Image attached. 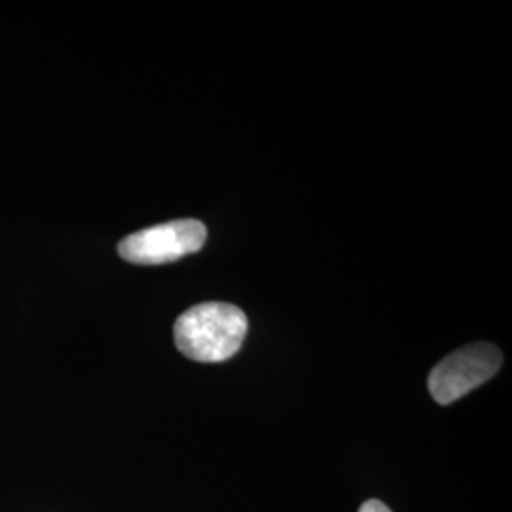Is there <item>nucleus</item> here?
I'll return each instance as SVG.
<instances>
[{
	"instance_id": "1",
	"label": "nucleus",
	"mask_w": 512,
	"mask_h": 512,
	"mask_svg": "<svg viewBox=\"0 0 512 512\" xmlns=\"http://www.w3.org/2000/svg\"><path fill=\"white\" fill-rule=\"evenodd\" d=\"M249 330L247 315L224 302L198 304L175 323V344L186 359L222 363L238 353Z\"/></svg>"
},
{
	"instance_id": "2",
	"label": "nucleus",
	"mask_w": 512,
	"mask_h": 512,
	"mask_svg": "<svg viewBox=\"0 0 512 512\" xmlns=\"http://www.w3.org/2000/svg\"><path fill=\"white\" fill-rule=\"evenodd\" d=\"M503 365L499 348L488 342H476L444 357L429 374V391L437 403H456L478 385L492 380Z\"/></svg>"
},
{
	"instance_id": "3",
	"label": "nucleus",
	"mask_w": 512,
	"mask_h": 512,
	"mask_svg": "<svg viewBox=\"0 0 512 512\" xmlns=\"http://www.w3.org/2000/svg\"><path fill=\"white\" fill-rule=\"evenodd\" d=\"M207 239V228L200 220L181 219L139 230L120 241L118 253L131 264L160 266L194 255Z\"/></svg>"
},
{
	"instance_id": "4",
	"label": "nucleus",
	"mask_w": 512,
	"mask_h": 512,
	"mask_svg": "<svg viewBox=\"0 0 512 512\" xmlns=\"http://www.w3.org/2000/svg\"><path fill=\"white\" fill-rule=\"evenodd\" d=\"M359 512H393L387 505H384L382 501H378V499H368L366 503L361 505V509Z\"/></svg>"
}]
</instances>
